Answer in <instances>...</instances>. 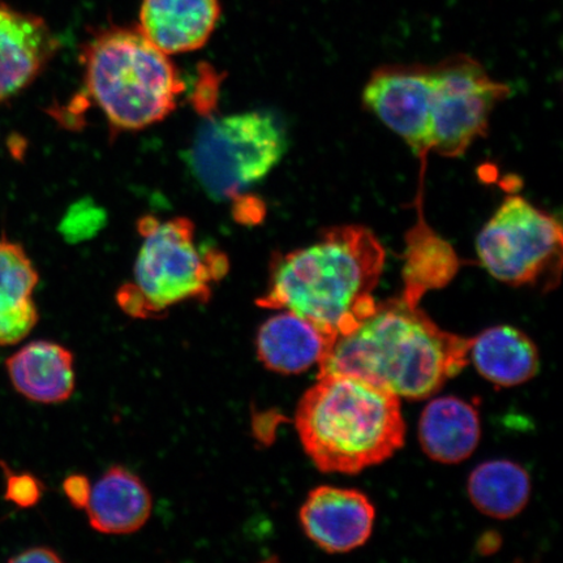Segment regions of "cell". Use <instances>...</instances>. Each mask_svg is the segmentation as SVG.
Here are the masks:
<instances>
[{
    "label": "cell",
    "instance_id": "cell-15",
    "mask_svg": "<svg viewBox=\"0 0 563 563\" xmlns=\"http://www.w3.org/2000/svg\"><path fill=\"white\" fill-rule=\"evenodd\" d=\"M329 346L319 329L290 311L267 319L256 335L260 362L279 375H299L319 365Z\"/></svg>",
    "mask_w": 563,
    "mask_h": 563
},
{
    "label": "cell",
    "instance_id": "cell-6",
    "mask_svg": "<svg viewBox=\"0 0 563 563\" xmlns=\"http://www.w3.org/2000/svg\"><path fill=\"white\" fill-rule=\"evenodd\" d=\"M286 151L276 119L251 111L208 119L189 151V164L210 196L234 199L269 175Z\"/></svg>",
    "mask_w": 563,
    "mask_h": 563
},
{
    "label": "cell",
    "instance_id": "cell-9",
    "mask_svg": "<svg viewBox=\"0 0 563 563\" xmlns=\"http://www.w3.org/2000/svg\"><path fill=\"white\" fill-rule=\"evenodd\" d=\"M432 82V66L386 65L371 75L363 91L365 108L402 139L420 164L426 165L431 153Z\"/></svg>",
    "mask_w": 563,
    "mask_h": 563
},
{
    "label": "cell",
    "instance_id": "cell-8",
    "mask_svg": "<svg viewBox=\"0 0 563 563\" xmlns=\"http://www.w3.org/2000/svg\"><path fill=\"white\" fill-rule=\"evenodd\" d=\"M432 77L431 152L445 158L462 157L476 140L487 135L493 111L510 96V87L466 54L432 65Z\"/></svg>",
    "mask_w": 563,
    "mask_h": 563
},
{
    "label": "cell",
    "instance_id": "cell-5",
    "mask_svg": "<svg viewBox=\"0 0 563 563\" xmlns=\"http://www.w3.org/2000/svg\"><path fill=\"white\" fill-rule=\"evenodd\" d=\"M137 228L143 244L135 277L117 295L123 311L135 319H158L181 302L209 301L213 286L229 272L227 255L197 244L189 218L145 217Z\"/></svg>",
    "mask_w": 563,
    "mask_h": 563
},
{
    "label": "cell",
    "instance_id": "cell-2",
    "mask_svg": "<svg viewBox=\"0 0 563 563\" xmlns=\"http://www.w3.org/2000/svg\"><path fill=\"white\" fill-rule=\"evenodd\" d=\"M385 263L384 245L369 229H328L319 242L274 256L269 284L256 305L302 317L332 344L375 308L373 292Z\"/></svg>",
    "mask_w": 563,
    "mask_h": 563
},
{
    "label": "cell",
    "instance_id": "cell-3",
    "mask_svg": "<svg viewBox=\"0 0 563 563\" xmlns=\"http://www.w3.org/2000/svg\"><path fill=\"white\" fill-rule=\"evenodd\" d=\"M295 427L325 474L354 475L389 460L405 443L400 398L357 377L319 376L300 399Z\"/></svg>",
    "mask_w": 563,
    "mask_h": 563
},
{
    "label": "cell",
    "instance_id": "cell-14",
    "mask_svg": "<svg viewBox=\"0 0 563 563\" xmlns=\"http://www.w3.org/2000/svg\"><path fill=\"white\" fill-rule=\"evenodd\" d=\"M5 369L15 390L33 402H66L75 390V358L62 344L34 341L7 358Z\"/></svg>",
    "mask_w": 563,
    "mask_h": 563
},
{
    "label": "cell",
    "instance_id": "cell-12",
    "mask_svg": "<svg viewBox=\"0 0 563 563\" xmlns=\"http://www.w3.org/2000/svg\"><path fill=\"white\" fill-rule=\"evenodd\" d=\"M221 18L220 0H144L139 30L167 55L199 51Z\"/></svg>",
    "mask_w": 563,
    "mask_h": 563
},
{
    "label": "cell",
    "instance_id": "cell-13",
    "mask_svg": "<svg viewBox=\"0 0 563 563\" xmlns=\"http://www.w3.org/2000/svg\"><path fill=\"white\" fill-rule=\"evenodd\" d=\"M424 183L419 181L417 197V222L407 231L402 298L412 305L428 291L438 290L450 284L460 272L461 258L446 239L426 220Z\"/></svg>",
    "mask_w": 563,
    "mask_h": 563
},
{
    "label": "cell",
    "instance_id": "cell-20",
    "mask_svg": "<svg viewBox=\"0 0 563 563\" xmlns=\"http://www.w3.org/2000/svg\"><path fill=\"white\" fill-rule=\"evenodd\" d=\"M468 495L485 516L510 519L522 512L531 496V478L510 461L481 464L468 478Z\"/></svg>",
    "mask_w": 563,
    "mask_h": 563
},
{
    "label": "cell",
    "instance_id": "cell-16",
    "mask_svg": "<svg viewBox=\"0 0 563 563\" xmlns=\"http://www.w3.org/2000/svg\"><path fill=\"white\" fill-rule=\"evenodd\" d=\"M152 496L141 478L114 466L91 487L87 505L93 530L106 534H129L140 530L152 514Z\"/></svg>",
    "mask_w": 563,
    "mask_h": 563
},
{
    "label": "cell",
    "instance_id": "cell-21",
    "mask_svg": "<svg viewBox=\"0 0 563 563\" xmlns=\"http://www.w3.org/2000/svg\"><path fill=\"white\" fill-rule=\"evenodd\" d=\"M7 474L4 498L19 508L30 509L40 503L44 485L31 474H12L4 463H0Z\"/></svg>",
    "mask_w": 563,
    "mask_h": 563
},
{
    "label": "cell",
    "instance_id": "cell-18",
    "mask_svg": "<svg viewBox=\"0 0 563 563\" xmlns=\"http://www.w3.org/2000/svg\"><path fill=\"white\" fill-rule=\"evenodd\" d=\"M481 434L476 408L460 398L433 399L421 413V448L435 462L454 464L466 461L475 452Z\"/></svg>",
    "mask_w": 563,
    "mask_h": 563
},
{
    "label": "cell",
    "instance_id": "cell-10",
    "mask_svg": "<svg viewBox=\"0 0 563 563\" xmlns=\"http://www.w3.org/2000/svg\"><path fill=\"white\" fill-rule=\"evenodd\" d=\"M375 517L367 496L335 487L312 490L300 510L302 530L328 553H347L367 543Z\"/></svg>",
    "mask_w": 563,
    "mask_h": 563
},
{
    "label": "cell",
    "instance_id": "cell-7",
    "mask_svg": "<svg viewBox=\"0 0 563 563\" xmlns=\"http://www.w3.org/2000/svg\"><path fill=\"white\" fill-rule=\"evenodd\" d=\"M476 252L503 284L553 288L561 277L562 224L525 197L511 195L478 232Z\"/></svg>",
    "mask_w": 563,
    "mask_h": 563
},
{
    "label": "cell",
    "instance_id": "cell-22",
    "mask_svg": "<svg viewBox=\"0 0 563 563\" xmlns=\"http://www.w3.org/2000/svg\"><path fill=\"white\" fill-rule=\"evenodd\" d=\"M63 490L76 509H86L89 503L91 485L84 475H70L63 483Z\"/></svg>",
    "mask_w": 563,
    "mask_h": 563
},
{
    "label": "cell",
    "instance_id": "cell-17",
    "mask_svg": "<svg viewBox=\"0 0 563 563\" xmlns=\"http://www.w3.org/2000/svg\"><path fill=\"white\" fill-rule=\"evenodd\" d=\"M38 273L23 246L0 241V346H11L27 336L40 316L33 299Z\"/></svg>",
    "mask_w": 563,
    "mask_h": 563
},
{
    "label": "cell",
    "instance_id": "cell-23",
    "mask_svg": "<svg viewBox=\"0 0 563 563\" xmlns=\"http://www.w3.org/2000/svg\"><path fill=\"white\" fill-rule=\"evenodd\" d=\"M12 563H33V562H48L59 563L62 559L58 553L51 548L37 547L26 549V551L19 553L15 558L9 560Z\"/></svg>",
    "mask_w": 563,
    "mask_h": 563
},
{
    "label": "cell",
    "instance_id": "cell-4",
    "mask_svg": "<svg viewBox=\"0 0 563 563\" xmlns=\"http://www.w3.org/2000/svg\"><path fill=\"white\" fill-rule=\"evenodd\" d=\"M81 63L88 93L114 131H140L164 121L186 89L170 55L139 27L96 32L84 44Z\"/></svg>",
    "mask_w": 563,
    "mask_h": 563
},
{
    "label": "cell",
    "instance_id": "cell-1",
    "mask_svg": "<svg viewBox=\"0 0 563 563\" xmlns=\"http://www.w3.org/2000/svg\"><path fill=\"white\" fill-rule=\"evenodd\" d=\"M471 343L445 332L419 305L394 298L376 302L355 329L335 338L319 376L347 375L398 398L424 399L466 367Z\"/></svg>",
    "mask_w": 563,
    "mask_h": 563
},
{
    "label": "cell",
    "instance_id": "cell-11",
    "mask_svg": "<svg viewBox=\"0 0 563 563\" xmlns=\"http://www.w3.org/2000/svg\"><path fill=\"white\" fill-rule=\"evenodd\" d=\"M58 51L59 41L44 19L0 0V103L30 87Z\"/></svg>",
    "mask_w": 563,
    "mask_h": 563
},
{
    "label": "cell",
    "instance_id": "cell-19",
    "mask_svg": "<svg viewBox=\"0 0 563 563\" xmlns=\"http://www.w3.org/2000/svg\"><path fill=\"white\" fill-rule=\"evenodd\" d=\"M470 357L484 378L503 387L530 382L540 365L537 346L511 327L490 328L473 338Z\"/></svg>",
    "mask_w": 563,
    "mask_h": 563
}]
</instances>
